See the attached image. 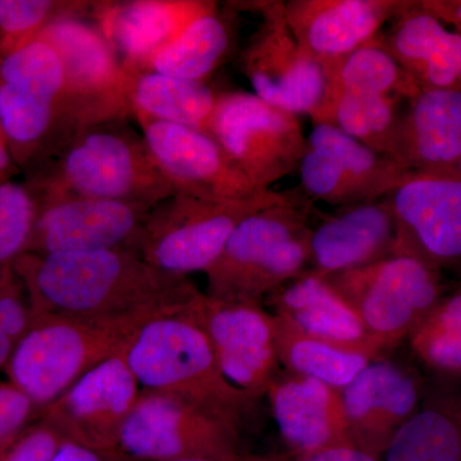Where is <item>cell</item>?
<instances>
[{
	"mask_svg": "<svg viewBox=\"0 0 461 461\" xmlns=\"http://www.w3.org/2000/svg\"><path fill=\"white\" fill-rule=\"evenodd\" d=\"M455 175L460 176L461 177V159L459 162V166H457L456 173H455Z\"/></svg>",
	"mask_w": 461,
	"mask_h": 461,
	"instance_id": "cell-46",
	"label": "cell"
},
{
	"mask_svg": "<svg viewBox=\"0 0 461 461\" xmlns=\"http://www.w3.org/2000/svg\"><path fill=\"white\" fill-rule=\"evenodd\" d=\"M136 121L176 193L211 202H238L268 191L257 189L208 132L148 118Z\"/></svg>",
	"mask_w": 461,
	"mask_h": 461,
	"instance_id": "cell-16",
	"label": "cell"
},
{
	"mask_svg": "<svg viewBox=\"0 0 461 461\" xmlns=\"http://www.w3.org/2000/svg\"><path fill=\"white\" fill-rule=\"evenodd\" d=\"M233 5L221 9L209 2L165 48L158 50L142 69L185 80L206 81L223 65L235 44Z\"/></svg>",
	"mask_w": 461,
	"mask_h": 461,
	"instance_id": "cell-26",
	"label": "cell"
},
{
	"mask_svg": "<svg viewBox=\"0 0 461 461\" xmlns=\"http://www.w3.org/2000/svg\"><path fill=\"white\" fill-rule=\"evenodd\" d=\"M409 0H288L285 17L323 69L378 38Z\"/></svg>",
	"mask_w": 461,
	"mask_h": 461,
	"instance_id": "cell-18",
	"label": "cell"
},
{
	"mask_svg": "<svg viewBox=\"0 0 461 461\" xmlns=\"http://www.w3.org/2000/svg\"><path fill=\"white\" fill-rule=\"evenodd\" d=\"M184 314L204 332L227 381L256 402L266 396L280 366L275 315L260 303L215 299L202 291Z\"/></svg>",
	"mask_w": 461,
	"mask_h": 461,
	"instance_id": "cell-13",
	"label": "cell"
},
{
	"mask_svg": "<svg viewBox=\"0 0 461 461\" xmlns=\"http://www.w3.org/2000/svg\"><path fill=\"white\" fill-rule=\"evenodd\" d=\"M39 415L32 400L12 384H0V454L30 426Z\"/></svg>",
	"mask_w": 461,
	"mask_h": 461,
	"instance_id": "cell-39",
	"label": "cell"
},
{
	"mask_svg": "<svg viewBox=\"0 0 461 461\" xmlns=\"http://www.w3.org/2000/svg\"><path fill=\"white\" fill-rule=\"evenodd\" d=\"M421 8L461 32V0H420Z\"/></svg>",
	"mask_w": 461,
	"mask_h": 461,
	"instance_id": "cell-41",
	"label": "cell"
},
{
	"mask_svg": "<svg viewBox=\"0 0 461 461\" xmlns=\"http://www.w3.org/2000/svg\"><path fill=\"white\" fill-rule=\"evenodd\" d=\"M405 102L393 96L339 94L326 100L312 121L313 124H332L366 147L393 159Z\"/></svg>",
	"mask_w": 461,
	"mask_h": 461,
	"instance_id": "cell-30",
	"label": "cell"
},
{
	"mask_svg": "<svg viewBox=\"0 0 461 461\" xmlns=\"http://www.w3.org/2000/svg\"><path fill=\"white\" fill-rule=\"evenodd\" d=\"M236 5L259 12L262 17L240 54V68L254 94L290 113L313 117L326 93V74L323 67L300 47L288 27L285 2Z\"/></svg>",
	"mask_w": 461,
	"mask_h": 461,
	"instance_id": "cell-11",
	"label": "cell"
},
{
	"mask_svg": "<svg viewBox=\"0 0 461 461\" xmlns=\"http://www.w3.org/2000/svg\"><path fill=\"white\" fill-rule=\"evenodd\" d=\"M50 461H136L120 450H95L65 441Z\"/></svg>",
	"mask_w": 461,
	"mask_h": 461,
	"instance_id": "cell-40",
	"label": "cell"
},
{
	"mask_svg": "<svg viewBox=\"0 0 461 461\" xmlns=\"http://www.w3.org/2000/svg\"><path fill=\"white\" fill-rule=\"evenodd\" d=\"M386 50L420 89H461V32L409 2L382 32Z\"/></svg>",
	"mask_w": 461,
	"mask_h": 461,
	"instance_id": "cell-24",
	"label": "cell"
},
{
	"mask_svg": "<svg viewBox=\"0 0 461 461\" xmlns=\"http://www.w3.org/2000/svg\"><path fill=\"white\" fill-rule=\"evenodd\" d=\"M240 430L241 423L187 397L141 388L118 450L136 461L229 457L241 453Z\"/></svg>",
	"mask_w": 461,
	"mask_h": 461,
	"instance_id": "cell-9",
	"label": "cell"
},
{
	"mask_svg": "<svg viewBox=\"0 0 461 461\" xmlns=\"http://www.w3.org/2000/svg\"><path fill=\"white\" fill-rule=\"evenodd\" d=\"M273 314L286 318L306 335L345 350L379 354L359 315L326 278L308 271L269 296Z\"/></svg>",
	"mask_w": 461,
	"mask_h": 461,
	"instance_id": "cell-25",
	"label": "cell"
},
{
	"mask_svg": "<svg viewBox=\"0 0 461 461\" xmlns=\"http://www.w3.org/2000/svg\"><path fill=\"white\" fill-rule=\"evenodd\" d=\"M33 39L48 42L62 62L65 95L85 127L127 120L126 69L98 26L67 14L48 23Z\"/></svg>",
	"mask_w": 461,
	"mask_h": 461,
	"instance_id": "cell-12",
	"label": "cell"
},
{
	"mask_svg": "<svg viewBox=\"0 0 461 461\" xmlns=\"http://www.w3.org/2000/svg\"><path fill=\"white\" fill-rule=\"evenodd\" d=\"M324 74L326 93L321 104L345 93L409 100L420 91L408 72L384 47L382 33L375 41L327 67Z\"/></svg>",
	"mask_w": 461,
	"mask_h": 461,
	"instance_id": "cell-29",
	"label": "cell"
},
{
	"mask_svg": "<svg viewBox=\"0 0 461 461\" xmlns=\"http://www.w3.org/2000/svg\"><path fill=\"white\" fill-rule=\"evenodd\" d=\"M151 209L104 199L41 200L27 253L48 256L109 249L135 251Z\"/></svg>",
	"mask_w": 461,
	"mask_h": 461,
	"instance_id": "cell-17",
	"label": "cell"
},
{
	"mask_svg": "<svg viewBox=\"0 0 461 461\" xmlns=\"http://www.w3.org/2000/svg\"><path fill=\"white\" fill-rule=\"evenodd\" d=\"M297 171L303 189L311 198L336 208L364 203L359 191L338 162L329 153L308 142Z\"/></svg>",
	"mask_w": 461,
	"mask_h": 461,
	"instance_id": "cell-35",
	"label": "cell"
},
{
	"mask_svg": "<svg viewBox=\"0 0 461 461\" xmlns=\"http://www.w3.org/2000/svg\"><path fill=\"white\" fill-rule=\"evenodd\" d=\"M96 5L59 0H0V54L32 41L56 18L83 14Z\"/></svg>",
	"mask_w": 461,
	"mask_h": 461,
	"instance_id": "cell-33",
	"label": "cell"
},
{
	"mask_svg": "<svg viewBox=\"0 0 461 461\" xmlns=\"http://www.w3.org/2000/svg\"><path fill=\"white\" fill-rule=\"evenodd\" d=\"M441 273L420 257L395 251L324 278L359 315L381 355L411 338L444 297Z\"/></svg>",
	"mask_w": 461,
	"mask_h": 461,
	"instance_id": "cell-8",
	"label": "cell"
},
{
	"mask_svg": "<svg viewBox=\"0 0 461 461\" xmlns=\"http://www.w3.org/2000/svg\"><path fill=\"white\" fill-rule=\"evenodd\" d=\"M205 131L259 190L297 171L306 138L296 114L254 93H220Z\"/></svg>",
	"mask_w": 461,
	"mask_h": 461,
	"instance_id": "cell-10",
	"label": "cell"
},
{
	"mask_svg": "<svg viewBox=\"0 0 461 461\" xmlns=\"http://www.w3.org/2000/svg\"><path fill=\"white\" fill-rule=\"evenodd\" d=\"M124 69L133 117L205 131L220 96L206 81L185 80L151 69Z\"/></svg>",
	"mask_w": 461,
	"mask_h": 461,
	"instance_id": "cell-27",
	"label": "cell"
},
{
	"mask_svg": "<svg viewBox=\"0 0 461 461\" xmlns=\"http://www.w3.org/2000/svg\"><path fill=\"white\" fill-rule=\"evenodd\" d=\"M18 172L20 169L17 168L14 158L9 153L7 142L0 130V182L14 180Z\"/></svg>",
	"mask_w": 461,
	"mask_h": 461,
	"instance_id": "cell-44",
	"label": "cell"
},
{
	"mask_svg": "<svg viewBox=\"0 0 461 461\" xmlns=\"http://www.w3.org/2000/svg\"><path fill=\"white\" fill-rule=\"evenodd\" d=\"M341 393L351 442L377 459L386 453L397 430L420 408L417 378L386 360L366 366Z\"/></svg>",
	"mask_w": 461,
	"mask_h": 461,
	"instance_id": "cell-19",
	"label": "cell"
},
{
	"mask_svg": "<svg viewBox=\"0 0 461 461\" xmlns=\"http://www.w3.org/2000/svg\"><path fill=\"white\" fill-rule=\"evenodd\" d=\"M386 461H461V402L430 403L397 430Z\"/></svg>",
	"mask_w": 461,
	"mask_h": 461,
	"instance_id": "cell-32",
	"label": "cell"
},
{
	"mask_svg": "<svg viewBox=\"0 0 461 461\" xmlns=\"http://www.w3.org/2000/svg\"><path fill=\"white\" fill-rule=\"evenodd\" d=\"M408 339L414 354L430 368L448 375H461V332L414 333Z\"/></svg>",
	"mask_w": 461,
	"mask_h": 461,
	"instance_id": "cell-37",
	"label": "cell"
},
{
	"mask_svg": "<svg viewBox=\"0 0 461 461\" xmlns=\"http://www.w3.org/2000/svg\"><path fill=\"white\" fill-rule=\"evenodd\" d=\"M26 184L39 202L91 198L154 208L176 194L144 136L127 120L83 130L54 159L27 175Z\"/></svg>",
	"mask_w": 461,
	"mask_h": 461,
	"instance_id": "cell-2",
	"label": "cell"
},
{
	"mask_svg": "<svg viewBox=\"0 0 461 461\" xmlns=\"http://www.w3.org/2000/svg\"><path fill=\"white\" fill-rule=\"evenodd\" d=\"M312 232L308 206L294 196L249 215L205 272L206 295L262 303L308 272Z\"/></svg>",
	"mask_w": 461,
	"mask_h": 461,
	"instance_id": "cell-5",
	"label": "cell"
},
{
	"mask_svg": "<svg viewBox=\"0 0 461 461\" xmlns=\"http://www.w3.org/2000/svg\"><path fill=\"white\" fill-rule=\"evenodd\" d=\"M306 142L326 151L338 162L364 203L386 198L409 173L393 158L372 150L332 124H313Z\"/></svg>",
	"mask_w": 461,
	"mask_h": 461,
	"instance_id": "cell-31",
	"label": "cell"
},
{
	"mask_svg": "<svg viewBox=\"0 0 461 461\" xmlns=\"http://www.w3.org/2000/svg\"><path fill=\"white\" fill-rule=\"evenodd\" d=\"M167 312L114 318L33 317L5 368L9 384L41 411L99 364L123 357L136 333Z\"/></svg>",
	"mask_w": 461,
	"mask_h": 461,
	"instance_id": "cell-4",
	"label": "cell"
},
{
	"mask_svg": "<svg viewBox=\"0 0 461 461\" xmlns=\"http://www.w3.org/2000/svg\"><path fill=\"white\" fill-rule=\"evenodd\" d=\"M32 324V306L14 266L0 269V330L14 346Z\"/></svg>",
	"mask_w": 461,
	"mask_h": 461,
	"instance_id": "cell-36",
	"label": "cell"
},
{
	"mask_svg": "<svg viewBox=\"0 0 461 461\" xmlns=\"http://www.w3.org/2000/svg\"><path fill=\"white\" fill-rule=\"evenodd\" d=\"M14 268L26 288L32 318L180 313L200 293L189 278L160 271L131 249L26 253Z\"/></svg>",
	"mask_w": 461,
	"mask_h": 461,
	"instance_id": "cell-1",
	"label": "cell"
},
{
	"mask_svg": "<svg viewBox=\"0 0 461 461\" xmlns=\"http://www.w3.org/2000/svg\"><path fill=\"white\" fill-rule=\"evenodd\" d=\"M57 51L41 39L0 54V130L20 172L54 159L86 129L65 95Z\"/></svg>",
	"mask_w": 461,
	"mask_h": 461,
	"instance_id": "cell-3",
	"label": "cell"
},
{
	"mask_svg": "<svg viewBox=\"0 0 461 461\" xmlns=\"http://www.w3.org/2000/svg\"><path fill=\"white\" fill-rule=\"evenodd\" d=\"M396 222L386 199L338 208L311 236L312 272L321 277L360 268L395 251Z\"/></svg>",
	"mask_w": 461,
	"mask_h": 461,
	"instance_id": "cell-22",
	"label": "cell"
},
{
	"mask_svg": "<svg viewBox=\"0 0 461 461\" xmlns=\"http://www.w3.org/2000/svg\"><path fill=\"white\" fill-rule=\"evenodd\" d=\"M140 391L124 357H112L41 409L39 420L66 441L95 450H118L121 432Z\"/></svg>",
	"mask_w": 461,
	"mask_h": 461,
	"instance_id": "cell-15",
	"label": "cell"
},
{
	"mask_svg": "<svg viewBox=\"0 0 461 461\" xmlns=\"http://www.w3.org/2000/svg\"><path fill=\"white\" fill-rule=\"evenodd\" d=\"M173 461H296L291 454H245L240 453L229 457H196V459H182Z\"/></svg>",
	"mask_w": 461,
	"mask_h": 461,
	"instance_id": "cell-43",
	"label": "cell"
},
{
	"mask_svg": "<svg viewBox=\"0 0 461 461\" xmlns=\"http://www.w3.org/2000/svg\"><path fill=\"white\" fill-rule=\"evenodd\" d=\"M296 461H379V459L364 453L355 446H345V447L321 451V453L311 455V456L303 457V459H296Z\"/></svg>",
	"mask_w": 461,
	"mask_h": 461,
	"instance_id": "cell-42",
	"label": "cell"
},
{
	"mask_svg": "<svg viewBox=\"0 0 461 461\" xmlns=\"http://www.w3.org/2000/svg\"><path fill=\"white\" fill-rule=\"evenodd\" d=\"M14 348V342L0 330V371H5V368H7L9 357H11Z\"/></svg>",
	"mask_w": 461,
	"mask_h": 461,
	"instance_id": "cell-45",
	"label": "cell"
},
{
	"mask_svg": "<svg viewBox=\"0 0 461 461\" xmlns=\"http://www.w3.org/2000/svg\"><path fill=\"white\" fill-rule=\"evenodd\" d=\"M291 198V194L268 190L238 202H211L176 193L149 212L135 251L150 266L171 275L205 273L240 222Z\"/></svg>",
	"mask_w": 461,
	"mask_h": 461,
	"instance_id": "cell-7",
	"label": "cell"
},
{
	"mask_svg": "<svg viewBox=\"0 0 461 461\" xmlns=\"http://www.w3.org/2000/svg\"><path fill=\"white\" fill-rule=\"evenodd\" d=\"M273 315L277 333L278 360L288 373L317 379L342 391L366 366L375 362L368 355L345 350L306 335L286 318Z\"/></svg>",
	"mask_w": 461,
	"mask_h": 461,
	"instance_id": "cell-28",
	"label": "cell"
},
{
	"mask_svg": "<svg viewBox=\"0 0 461 461\" xmlns=\"http://www.w3.org/2000/svg\"><path fill=\"white\" fill-rule=\"evenodd\" d=\"M123 357L141 388L187 397L238 423L256 402L227 381L209 339L184 311L145 323Z\"/></svg>",
	"mask_w": 461,
	"mask_h": 461,
	"instance_id": "cell-6",
	"label": "cell"
},
{
	"mask_svg": "<svg viewBox=\"0 0 461 461\" xmlns=\"http://www.w3.org/2000/svg\"><path fill=\"white\" fill-rule=\"evenodd\" d=\"M393 159L409 172L456 173L461 159V89H420L406 100Z\"/></svg>",
	"mask_w": 461,
	"mask_h": 461,
	"instance_id": "cell-21",
	"label": "cell"
},
{
	"mask_svg": "<svg viewBox=\"0 0 461 461\" xmlns=\"http://www.w3.org/2000/svg\"><path fill=\"white\" fill-rule=\"evenodd\" d=\"M266 396L282 438L295 459L354 446L341 391L317 379L277 372Z\"/></svg>",
	"mask_w": 461,
	"mask_h": 461,
	"instance_id": "cell-20",
	"label": "cell"
},
{
	"mask_svg": "<svg viewBox=\"0 0 461 461\" xmlns=\"http://www.w3.org/2000/svg\"><path fill=\"white\" fill-rule=\"evenodd\" d=\"M39 202L25 182H0V269L27 253Z\"/></svg>",
	"mask_w": 461,
	"mask_h": 461,
	"instance_id": "cell-34",
	"label": "cell"
},
{
	"mask_svg": "<svg viewBox=\"0 0 461 461\" xmlns=\"http://www.w3.org/2000/svg\"><path fill=\"white\" fill-rule=\"evenodd\" d=\"M65 441L56 429L39 420L0 454V461H50Z\"/></svg>",
	"mask_w": 461,
	"mask_h": 461,
	"instance_id": "cell-38",
	"label": "cell"
},
{
	"mask_svg": "<svg viewBox=\"0 0 461 461\" xmlns=\"http://www.w3.org/2000/svg\"><path fill=\"white\" fill-rule=\"evenodd\" d=\"M384 199L395 218V251L441 272L461 271L460 176L409 172Z\"/></svg>",
	"mask_w": 461,
	"mask_h": 461,
	"instance_id": "cell-14",
	"label": "cell"
},
{
	"mask_svg": "<svg viewBox=\"0 0 461 461\" xmlns=\"http://www.w3.org/2000/svg\"><path fill=\"white\" fill-rule=\"evenodd\" d=\"M206 0H133L98 3V27L127 69L145 68L185 26L205 9Z\"/></svg>",
	"mask_w": 461,
	"mask_h": 461,
	"instance_id": "cell-23",
	"label": "cell"
}]
</instances>
